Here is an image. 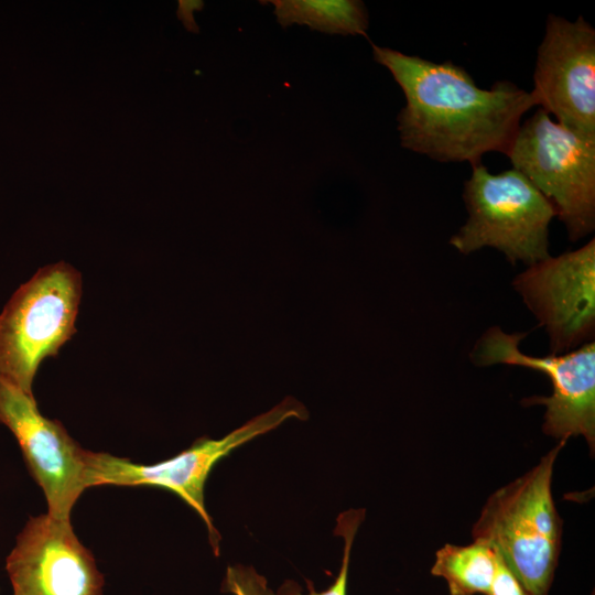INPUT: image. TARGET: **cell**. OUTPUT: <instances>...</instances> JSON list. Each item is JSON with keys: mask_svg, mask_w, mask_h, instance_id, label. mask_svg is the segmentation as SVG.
<instances>
[{"mask_svg": "<svg viewBox=\"0 0 595 595\" xmlns=\"http://www.w3.org/2000/svg\"><path fill=\"white\" fill-rule=\"evenodd\" d=\"M375 60L401 87L398 115L402 147L440 162L482 163L487 152L507 154L522 116L537 100L511 82L479 88L452 62L434 63L375 44Z\"/></svg>", "mask_w": 595, "mask_h": 595, "instance_id": "obj_1", "label": "cell"}, {"mask_svg": "<svg viewBox=\"0 0 595 595\" xmlns=\"http://www.w3.org/2000/svg\"><path fill=\"white\" fill-rule=\"evenodd\" d=\"M566 441L529 472L495 490L473 526V540L491 545L529 595H548L558 565L562 521L552 498L555 461Z\"/></svg>", "mask_w": 595, "mask_h": 595, "instance_id": "obj_2", "label": "cell"}, {"mask_svg": "<svg viewBox=\"0 0 595 595\" xmlns=\"http://www.w3.org/2000/svg\"><path fill=\"white\" fill-rule=\"evenodd\" d=\"M472 166L463 194L468 219L450 244L465 255L494 247L528 267L549 258L551 202L515 169L491 174L482 163Z\"/></svg>", "mask_w": 595, "mask_h": 595, "instance_id": "obj_3", "label": "cell"}, {"mask_svg": "<svg viewBox=\"0 0 595 595\" xmlns=\"http://www.w3.org/2000/svg\"><path fill=\"white\" fill-rule=\"evenodd\" d=\"M80 273L60 261L39 269L0 313V376L33 394L41 363L76 333Z\"/></svg>", "mask_w": 595, "mask_h": 595, "instance_id": "obj_4", "label": "cell"}, {"mask_svg": "<svg viewBox=\"0 0 595 595\" xmlns=\"http://www.w3.org/2000/svg\"><path fill=\"white\" fill-rule=\"evenodd\" d=\"M506 155L551 202L571 240L594 230L595 142L554 122L539 108L520 125Z\"/></svg>", "mask_w": 595, "mask_h": 595, "instance_id": "obj_5", "label": "cell"}, {"mask_svg": "<svg viewBox=\"0 0 595 595\" xmlns=\"http://www.w3.org/2000/svg\"><path fill=\"white\" fill-rule=\"evenodd\" d=\"M306 415L301 403L288 398L219 440L201 437L177 455L151 465L133 463L104 452L88 451V484L89 487L152 486L170 490L198 513L207 528L210 547L217 556L220 534L204 502V488L212 469L238 446L273 430L289 418L305 419Z\"/></svg>", "mask_w": 595, "mask_h": 595, "instance_id": "obj_6", "label": "cell"}, {"mask_svg": "<svg viewBox=\"0 0 595 595\" xmlns=\"http://www.w3.org/2000/svg\"><path fill=\"white\" fill-rule=\"evenodd\" d=\"M528 333L507 334L488 328L475 344V365L521 366L543 372L552 385L550 397H532L527 404L545 407L543 432L559 441L583 435L592 454L595 450V343L587 342L563 354L537 357L522 353L519 344Z\"/></svg>", "mask_w": 595, "mask_h": 595, "instance_id": "obj_7", "label": "cell"}, {"mask_svg": "<svg viewBox=\"0 0 595 595\" xmlns=\"http://www.w3.org/2000/svg\"><path fill=\"white\" fill-rule=\"evenodd\" d=\"M0 423L17 439L29 470L42 488L47 515L71 521V511L89 488L88 450L57 420L42 415L33 394L0 376Z\"/></svg>", "mask_w": 595, "mask_h": 595, "instance_id": "obj_8", "label": "cell"}, {"mask_svg": "<svg viewBox=\"0 0 595 595\" xmlns=\"http://www.w3.org/2000/svg\"><path fill=\"white\" fill-rule=\"evenodd\" d=\"M533 79L537 105L595 142V30L584 18L548 17Z\"/></svg>", "mask_w": 595, "mask_h": 595, "instance_id": "obj_9", "label": "cell"}, {"mask_svg": "<svg viewBox=\"0 0 595 595\" xmlns=\"http://www.w3.org/2000/svg\"><path fill=\"white\" fill-rule=\"evenodd\" d=\"M512 285L544 327L551 354L575 349L594 335V239L574 251L529 266Z\"/></svg>", "mask_w": 595, "mask_h": 595, "instance_id": "obj_10", "label": "cell"}, {"mask_svg": "<svg viewBox=\"0 0 595 595\" xmlns=\"http://www.w3.org/2000/svg\"><path fill=\"white\" fill-rule=\"evenodd\" d=\"M12 595H104V575L71 521L31 517L6 560Z\"/></svg>", "mask_w": 595, "mask_h": 595, "instance_id": "obj_11", "label": "cell"}, {"mask_svg": "<svg viewBox=\"0 0 595 595\" xmlns=\"http://www.w3.org/2000/svg\"><path fill=\"white\" fill-rule=\"evenodd\" d=\"M273 13L282 28L307 25L329 34L366 35L369 20L358 0H272Z\"/></svg>", "mask_w": 595, "mask_h": 595, "instance_id": "obj_12", "label": "cell"}, {"mask_svg": "<svg viewBox=\"0 0 595 595\" xmlns=\"http://www.w3.org/2000/svg\"><path fill=\"white\" fill-rule=\"evenodd\" d=\"M431 573L445 580L451 595H487L496 573V552L479 540L445 544L436 551Z\"/></svg>", "mask_w": 595, "mask_h": 595, "instance_id": "obj_13", "label": "cell"}, {"mask_svg": "<svg viewBox=\"0 0 595 595\" xmlns=\"http://www.w3.org/2000/svg\"><path fill=\"white\" fill-rule=\"evenodd\" d=\"M365 517L364 509H349L338 515L334 533L344 540L343 558L338 574L334 583L322 592H316L314 585L307 580L309 591L305 594L302 586L294 580H285L275 592V595H347V577L350 553L355 536Z\"/></svg>", "mask_w": 595, "mask_h": 595, "instance_id": "obj_14", "label": "cell"}, {"mask_svg": "<svg viewBox=\"0 0 595 595\" xmlns=\"http://www.w3.org/2000/svg\"><path fill=\"white\" fill-rule=\"evenodd\" d=\"M221 592L232 595H275L263 575L255 567L242 564L227 567Z\"/></svg>", "mask_w": 595, "mask_h": 595, "instance_id": "obj_15", "label": "cell"}, {"mask_svg": "<svg viewBox=\"0 0 595 595\" xmlns=\"http://www.w3.org/2000/svg\"><path fill=\"white\" fill-rule=\"evenodd\" d=\"M487 595H529L497 552L496 573Z\"/></svg>", "mask_w": 595, "mask_h": 595, "instance_id": "obj_16", "label": "cell"}, {"mask_svg": "<svg viewBox=\"0 0 595 595\" xmlns=\"http://www.w3.org/2000/svg\"><path fill=\"white\" fill-rule=\"evenodd\" d=\"M204 6L203 1L180 0L177 9V18L184 24L185 29L191 32H198V26L195 23L193 12L201 10Z\"/></svg>", "mask_w": 595, "mask_h": 595, "instance_id": "obj_17", "label": "cell"}]
</instances>
